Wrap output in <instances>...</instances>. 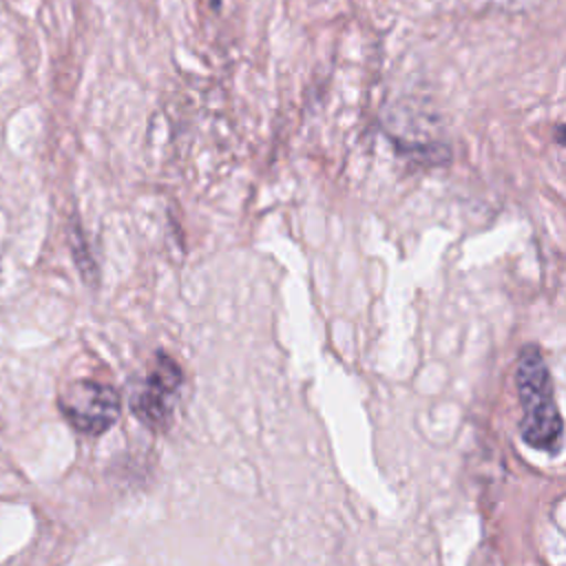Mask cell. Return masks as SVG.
<instances>
[{"label":"cell","mask_w":566,"mask_h":566,"mask_svg":"<svg viewBox=\"0 0 566 566\" xmlns=\"http://www.w3.org/2000/svg\"><path fill=\"white\" fill-rule=\"evenodd\" d=\"M219 4H221V0H210V7H212V9H219Z\"/></svg>","instance_id":"8992f818"},{"label":"cell","mask_w":566,"mask_h":566,"mask_svg":"<svg viewBox=\"0 0 566 566\" xmlns=\"http://www.w3.org/2000/svg\"><path fill=\"white\" fill-rule=\"evenodd\" d=\"M562 130H564V124H557V126H555V142H557V144H564Z\"/></svg>","instance_id":"5b68a950"},{"label":"cell","mask_w":566,"mask_h":566,"mask_svg":"<svg viewBox=\"0 0 566 566\" xmlns=\"http://www.w3.org/2000/svg\"><path fill=\"white\" fill-rule=\"evenodd\" d=\"M515 385L522 402L520 433L526 444L557 453L562 449L564 422L553 400V385L546 360L537 345H524L515 365Z\"/></svg>","instance_id":"6da1fadb"},{"label":"cell","mask_w":566,"mask_h":566,"mask_svg":"<svg viewBox=\"0 0 566 566\" xmlns=\"http://www.w3.org/2000/svg\"><path fill=\"white\" fill-rule=\"evenodd\" d=\"M181 380L184 376L179 365L164 352L157 354L153 369L148 371V376L144 378V382L130 400V409L137 416V420L153 431L166 429L172 420Z\"/></svg>","instance_id":"3957f363"},{"label":"cell","mask_w":566,"mask_h":566,"mask_svg":"<svg viewBox=\"0 0 566 566\" xmlns=\"http://www.w3.org/2000/svg\"><path fill=\"white\" fill-rule=\"evenodd\" d=\"M57 407L66 422L86 436H102L119 418V394L97 380L71 382L57 400Z\"/></svg>","instance_id":"7a4b0ae2"},{"label":"cell","mask_w":566,"mask_h":566,"mask_svg":"<svg viewBox=\"0 0 566 566\" xmlns=\"http://www.w3.org/2000/svg\"><path fill=\"white\" fill-rule=\"evenodd\" d=\"M396 150L398 155L420 161V164H447L451 159V148L447 144H438V142H427V144H409V142H400L396 139Z\"/></svg>","instance_id":"277c9868"}]
</instances>
